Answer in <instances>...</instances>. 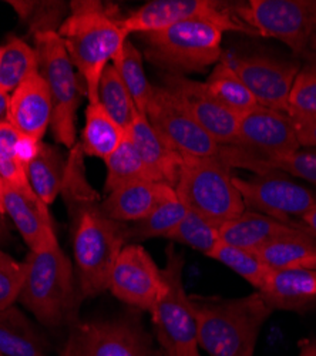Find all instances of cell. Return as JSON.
<instances>
[{
    "instance_id": "cell-1",
    "label": "cell",
    "mask_w": 316,
    "mask_h": 356,
    "mask_svg": "<svg viewBox=\"0 0 316 356\" xmlns=\"http://www.w3.org/2000/svg\"><path fill=\"white\" fill-rule=\"evenodd\" d=\"M70 9V16L57 33L85 81L89 103H96L101 74L122 57L128 35L122 24L123 17H117L100 2H72Z\"/></svg>"
},
{
    "instance_id": "cell-2",
    "label": "cell",
    "mask_w": 316,
    "mask_h": 356,
    "mask_svg": "<svg viewBox=\"0 0 316 356\" xmlns=\"http://www.w3.org/2000/svg\"><path fill=\"white\" fill-rule=\"evenodd\" d=\"M192 302L198 346L208 356H253L264 325L274 314L258 291L240 298H192Z\"/></svg>"
},
{
    "instance_id": "cell-3",
    "label": "cell",
    "mask_w": 316,
    "mask_h": 356,
    "mask_svg": "<svg viewBox=\"0 0 316 356\" xmlns=\"http://www.w3.org/2000/svg\"><path fill=\"white\" fill-rule=\"evenodd\" d=\"M127 229L126 224L108 218L100 205L89 204L80 210L73 232V254L81 298L108 291L114 265L128 244Z\"/></svg>"
},
{
    "instance_id": "cell-4",
    "label": "cell",
    "mask_w": 316,
    "mask_h": 356,
    "mask_svg": "<svg viewBox=\"0 0 316 356\" xmlns=\"http://www.w3.org/2000/svg\"><path fill=\"white\" fill-rule=\"evenodd\" d=\"M23 262L26 277L19 302L49 328L60 326L66 321L74 323V270L59 243L42 251H31Z\"/></svg>"
},
{
    "instance_id": "cell-5",
    "label": "cell",
    "mask_w": 316,
    "mask_h": 356,
    "mask_svg": "<svg viewBox=\"0 0 316 356\" xmlns=\"http://www.w3.org/2000/svg\"><path fill=\"white\" fill-rule=\"evenodd\" d=\"M219 27L190 20L169 26L164 31L141 35L146 44V58L164 73H204L222 58Z\"/></svg>"
},
{
    "instance_id": "cell-6",
    "label": "cell",
    "mask_w": 316,
    "mask_h": 356,
    "mask_svg": "<svg viewBox=\"0 0 316 356\" xmlns=\"http://www.w3.org/2000/svg\"><path fill=\"white\" fill-rule=\"evenodd\" d=\"M231 170L219 160L184 157L174 188L177 198L221 228L247 210Z\"/></svg>"
},
{
    "instance_id": "cell-7",
    "label": "cell",
    "mask_w": 316,
    "mask_h": 356,
    "mask_svg": "<svg viewBox=\"0 0 316 356\" xmlns=\"http://www.w3.org/2000/svg\"><path fill=\"white\" fill-rule=\"evenodd\" d=\"M165 255V292L150 314L157 341L165 356H199L195 307L183 281L184 257L172 244Z\"/></svg>"
},
{
    "instance_id": "cell-8",
    "label": "cell",
    "mask_w": 316,
    "mask_h": 356,
    "mask_svg": "<svg viewBox=\"0 0 316 356\" xmlns=\"http://www.w3.org/2000/svg\"><path fill=\"white\" fill-rule=\"evenodd\" d=\"M35 42L39 73L49 86L53 102V134L56 141L70 148L76 144V113L80 103L74 66L57 32H36Z\"/></svg>"
},
{
    "instance_id": "cell-9",
    "label": "cell",
    "mask_w": 316,
    "mask_h": 356,
    "mask_svg": "<svg viewBox=\"0 0 316 356\" xmlns=\"http://www.w3.org/2000/svg\"><path fill=\"white\" fill-rule=\"evenodd\" d=\"M234 10L256 36L282 42L301 60L316 35V0H249Z\"/></svg>"
},
{
    "instance_id": "cell-10",
    "label": "cell",
    "mask_w": 316,
    "mask_h": 356,
    "mask_svg": "<svg viewBox=\"0 0 316 356\" xmlns=\"http://www.w3.org/2000/svg\"><path fill=\"white\" fill-rule=\"evenodd\" d=\"M207 22L225 32L256 36L235 13L234 6L215 0H153L122 19L123 29L133 33H153L177 23Z\"/></svg>"
},
{
    "instance_id": "cell-11",
    "label": "cell",
    "mask_w": 316,
    "mask_h": 356,
    "mask_svg": "<svg viewBox=\"0 0 316 356\" xmlns=\"http://www.w3.org/2000/svg\"><path fill=\"white\" fill-rule=\"evenodd\" d=\"M60 356H158L135 316L74 322Z\"/></svg>"
},
{
    "instance_id": "cell-12",
    "label": "cell",
    "mask_w": 316,
    "mask_h": 356,
    "mask_svg": "<svg viewBox=\"0 0 316 356\" xmlns=\"http://www.w3.org/2000/svg\"><path fill=\"white\" fill-rule=\"evenodd\" d=\"M154 130L183 157L219 160L228 165L229 147L217 143L161 86H154L146 110ZM229 167V165H228Z\"/></svg>"
},
{
    "instance_id": "cell-13",
    "label": "cell",
    "mask_w": 316,
    "mask_h": 356,
    "mask_svg": "<svg viewBox=\"0 0 316 356\" xmlns=\"http://www.w3.org/2000/svg\"><path fill=\"white\" fill-rule=\"evenodd\" d=\"M279 174L278 171L253 174L252 178L234 175V184L247 210L265 214L283 222H295L292 218H302L316 205V194Z\"/></svg>"
},
{
    "instance_id": "cell-14",
    "label": "cell",
    "mask_w": 316,
    "mask_h": 356,
    "mask_svg": "<svg viewBox=\"0 0 316 356\" xmlns=\"http://www.w3.org/2000/svg\"><path fill=\"white\" fill-rule=\"evenodd\" d=\"M108 291L122 302L151 314L165 292V281L149 251L131 243L114 265Z\"/></svg>"
},
{
    "instance_id": "cell-15",
    "label": "cell",
    "mask_w": 316,
    "mask_h": 356,
    "mask_svg": "<svg viewBox=\"0 0 316 356\" xmlns=\"http://www.w3.org/2000/svg\"><path fill=\"white\" fill-rule=\"evenodd\" d=\"M161 87L174 99L217 143L237 145L240 117L219 103L206 83L183 74L164 73Z\"/></svg>"
},
{
    "instance_id": "cell-16",
    "label": "cell",
    "mask_w": 316,
    "mask_h": 356,
    "mask_svg": "<svg viewBox=\"0 0 316 356\" xmlns=\"http://www.w3.org/2000/svg\"><path fill=\"white\" fill-rule=\"evenodd\" d=\"M229 62L258 106L286 113L292 84L302 66L299 58L252 54L229 58Z\"/></svg>"
},
{
    "instance_id": "cell-17",
    "label": "cell",
    "mask_w": 316,
    "mask_h": 356,
    "mask_svg": "<svg viewBox=\"0 0 316 356\" xmlns=\"http://www.w3.org/2000/svg\"><path fill=\"white\" fill-rule=\"evenodd\" d=\"M237 147L261 159L290 154L301 148L290 114L263 106L240 115Z\"/></svg>"
},
{
    "instance_id": "cell-18",
    "label": "cell",
    "mask_w": 316,
    "mask_h": 356,
    "mask_svg": "<svg viewBox=\"0 0 316 356\" xmlns=\"http://www.w3.org/2000/svg\"><path fill=\"white\" fill-rule=\"evenodd\" d=\"M53 118V102L42 74L28 76L12 93L8 122L20 133L42 141Z\"/></svg>"
},
{
    "instance_id": "cell-19",
    "label": "cell",
    "mask_w": 316,
    "mask_h": 356,
    "mask_svg": "<svg viewBox=\"0 0 316 356\" xmlns=\"http://www.w3.org/2000/svg\"><path fill=\"white\" fill-rule=\"evenodd\" d=\"M177 198L176 190L160 181H138L111 191L100 204L101 211L117 222H137L165 201Z\"/></svg>"
},
{
    "instance_id": "cell-20",
    "label": "cell",
    "mask_w": 316,
    "mask_h": 356,
    "mask_svg": "<svg viewBox=\"0 0 316 356\" xmlns=\"http://www.w3.org/2000/svg\"><path fill=\"white\" fill-rule=\"evenodd\" d=\"M5 211L31 251H42L57 243L47 205L40 198L22 194L10 184L3 187Z\"/></svg>"
},
{
    "instance_id": "cell-21",
    "label": "cell",
    "mask_w": 316,
    "mask_h": 356,
    "mask_svg": "<svg viewBox=\"0 0 316 356\" xmlns=\"http://www.w3.org/2000/svg\"><path fill=\"white\" fill-rule=\"evenodd\" d=\"M302 232L309 231L301 222H283L251 210H245L238 218L219 228L222 243L255 252L271 243Z\"/></svg>"
},
{
    "instance_id": "cell-22",
    "label": "cell",
    "mask_w": 316,
    "mask_h": 356,
    "mask_svg": "<svg viewBox=\"0 0 316 356\" xmlns=\"http://www.w3.org/2000/svg\"><path fill=\"white\" fill-rule=\"evenodd\" d=\"M258 292L274 312H308L316 307V270H272Z\"/></svg>"
},
{
    "instance_id": "cell-23",
    "label": "cell",
    "mask_w": 316,
    "mask_h": 356,
    "mask_svg": "<svg viewBox=\"0 0 316 356\" xmlns=\"http://www.w3.org/2000/svg\"><path fill=\"white\" fill-rule=\"evenodd\" d=\"M127 136L156 180L176 188L184 157L154 130L146 115L137 114Z\"/></svg>"
},
{
    "instance_id": "cell-24",
    "label": "cell",
    "mask_w": 316,
    "mask_h": 356,
    "mask_svg": "<svg viewBox=\"0 0 316 356\" xmlns=\"http://www.w3.org/2000/svg\"><path fill=\"white\" fill-rule=\"evenodd\" d=\"M47 348L20 309L10 307L0 312V356H49Z\"/></svg>"
},
{
    "instance_id": "cell-25",
    "label": "cell",
    "mask_w": 316,
    "mask_h": 356,
    "mask_svg": "<svg viewBox=\"0 0 316 356\" xmlns=\"http://www.w3.org/2000/svg\"><path fill=\"white\" fill-rule=\"evenodd\" d=\"M126 134L99 102L89 103L80 143L84 154L106 160L117 150Z\"/></svg>"
},
{
    "instance_id": "cell-26",
    "label": "cell",
    "mask_w": 316,
    "mask_h": 356,
    "mask_svg": "<svg viewBox=\"0 0 316 356\" xmlns=\"http://www.w3.org/2000/svg\"><path fill=\"white\" fill-rule=\"evenodd\" d=\"M256 254L271 270H316V238L310 232L286 236Z\"/></svg>"
},
{
    "instance_id": "cell-27",
    "label": "cell",
    "mask_w": 316,
    "mask_h": 356,
    "mask_svg": "<svg viewBox=\"0 0 316 356\" xmlns=\"http://www.w3.org/2000/svg\"><path fill=\"white\" fill-rule=\"evenodd\" d=\"M28 181L36 195L49 207L63 190L65 163L60 152L50 144L42 143L33 161L27 165Z\"/></svg>"
},
{
    "instance_id": "cell-28",
    "label": "cell",
    "mask_w": 316,
    "mask_h": 356,
    "mask_svg": "<svg viewBox=\"0 0 316 356\" xmlns=\"http://www.w3.org/2000/svg\"><path fill=\"white\" fill-rule=\"evenodd\" d=\"M204 83L210 93L238 117L258 106L256 100L234 70L229 58H221Z\"/></svg>"
},
{
    "instance_id": "cell-29",
    "label": "cell",
    "mask_w": 316,
    "mask_h": 356,
    "mask_svg": "<svg viewBox=\"0 0 316 356\" xmlns=\"http://www.w3.org/2000/svg\"><path fill=\"white\" fill-rule=\"evenodd\" d=\"M104 161L107 167L106 191L108 194L131 183L157 181L144 161L141 160L134 144L127 134L117 150Z\"/></svg>"
},
{
    "instance_id": "cell-30",
    "label": "cell",
    "mask_w": 316,
    "mask_h": 356,
    "mask_svg": "<svg viewBox=\"0 0 316 356\" xmlns=\"http://www.w3.org/2000/svg\"><path fill=\"white\" fill-rule=\"evenodd\" d=\"M99 103L108 115L123 130H128L133 124L138 110L126 87L120 73L111 63L104 69L99 84Z\"/></svg>"
},
{
    "instance_id": "cell-31",
    "label": "cell",
    "mask_w": 316,
    "mask_h": 356,
    "mask_svg": "<svg viewBox=\"0 0 316 356\" xmlns=\"http://www.w3.org/2000/svg\"><path fill=\"white\" fill-rule=\"evenodd\" d=\"M38 72L39 57L36 49L22 39L12 38L3 46V54L0 58V92L13 93L28 76Z\"/></svg>"
},
{
    "instance_id": "cell-32",
    "label": "cell",
    "mask_w": 316,
    "mask_h": 356,
    "mask_svg": "<svg viewBox=\"0 0 316 356\" xmlns=\"http://www.w3.org/2000/svg\"><path fill=\"white\" fill-rule=\"evenodd\" d=\"M188 209L178 200H169L160 204L144 220L134 222L127 229L128 244H138L150 238H167L184 220Z\"/></svg>"
},
{
    "instance_id": "cell-33",
    "label": "cell",
    "mask_w": 316,
    "mask_h": 356,
    "mask_svg": "<svg viewBox=\"0 0 316 356\" xmlns=\"http://www.w3.org/2000/svg\"><path fill=\"white\" fill-rule=\"evenodd\" d=\"M208 257L225 265L228 270L234 271L238 277L252 285L255 291H260L264 286L272 271L255 251L234 247L222 241Z\"/></svg>"
},
{
    "instance_id": "cell-34",
    "label": "cell",
    "mask_w": 316,
    "mask_h": 356,
    "mask_svg": "<svg viewBox=\"0 0 316 356\" xmlns=\"http://www.w3.org/2000/svg\"><path fill=\"white\" fill-rule=\"evenodd\" d=\"M111 65L120 73L138 113L146 115V110L153 96L154 86L150 84L146 76L144 65H142V56L140 50L130 40H127L124 44V51L122 57L117 58V60Z\"/></svg>"
},
{
    "instance_id": "cell-35",
    "label": "cell",
    "mask_w": 316,
    "mask_h": 356,
    "mask_svg": "<svg viewBox=\"0 0 316 356\" xmlns=\"http://www.w3.org/2000/svg\"><path fill=\"white\" fill-rule=\"evenodd\" d=\"M302 60L286 113L294 120H316V53L309 50Z\"/></svg>"
},
{
    "instance_id": "cell-36",
    "label": "cell",
    "mask_w": 316,
    "mask_h": 356,
    "mask_svg": "<svg viewBox=\"0 0 316 356\" xmlns=\"http://www.w3.org/2000/svg\"><path fill=\"white\" fill-rule=\"evenodd\" d=\"M165 240L187 245L208 257L221 243V234L217 225L204 217H201L199 214L188 210L184 220Z\"/></svg>"
},
{
    "instance_id": "cell-37",
    "label": "cell",
    "mask_w": 316,
    "mask_h": 356,
    "mask_svg": "<svg viewBox=\"0 0 316 356\" xmlns=\"http://www.w3.org/2000/svg\"><path fill=\"white\" fill-rule=\"evenodd\" d=\"M263 164L265 174L274 171L290 174L316 187V147H301L290 154L263 159Z\"/></svg>"
},
{
    "instance_id": "cell-38",
    "label": "cell",
    "mask_w": 316,
    "mask_h": 356,
    "mask_svg": "<svg viewBox=\"0 0 316 356\" xmlns=\"http://www.w3.org/2000/svg\"><path fill=\"white\" fill-rule=\"evenodd\" d=\"M26 277L24 262H17L0 248V312L19 301Z\"/></svg>"
},
{
    "instance_id": "cell-39",
    "label": "cell",
    "mask_w": 316,
    "mask_h": 356,
    "mask_svg": "<svg viewBox=\"0 0 316 356\" xmlns=\"http://www.w3.org/2000/svg\"><path fill=\"white\" fill-rule=\"evenodd\" d=\"M42 143L43 141L20 133L9 122H0V152L16 159L26 170L38 156Z\"/></svg>"
},
{
    "instance_id": "cell-40",
    "label": "cell",
    "mask_w": 316,
    "mask_h": 356,
    "mask_svg": "<svg viewBox=\"0 0 316 356\" xmlns=\"http://www.w3.org/2000/svg\"><path fill=\"white\" fill-rule=\"evenodd\" d=\"M0 175H2L5 183L10 184L22 194L32 198H39L33 191L31 181H28L26 167L3 152H0Z\"/></svg>"
},
{
    "instance_id": "cell-41",
    "label": "cell",
    "mask_w": 316,
    "mask_h": 356,
    "mask_svg": "<svg viewBox=\"0 0 316 356\" xmlns=\"http://www.w3.org/2000/svg\"><path fill=\"white\" fill-rule=\"evenodd\" d=\"M294 126L301 147H316V120H294Z\"/></svg>"
},
{
    "instance_id": "cell-42",
    "label": "cell",
    "mask_w": 316,
    "mask_h": 356,
    "mask_svg": "<svg viewBox=\"0 0 316 356\" xmlns=\"http://www.w3.org/2000/svg\"><path fill=\"white\" fill-rule=\"evenodd\" d=\"M301 224L316 238V205L301 218Z\"/></svg>"
},
{
    "instance_id": "cell-43",
    "label": "cell",
    "mask_w": 316,
    "mask_h": 356,
    "mask_svg": "<svg viewBox=\"0 0 316 356\" xmlns=\"http://www.w3.org/2000/svg\"><path fill=\"white\" fill-rule=\"evenodd\" d=\"M12 241V234L10 229L8 227V222L5 220V217L0 214V247L6 245L8 243Z\"/></svg>"
},
{
    "instance_id": "cell-44",
    "label": "cell",
    "mask_w": 316,
    "mask_h": 356,
    "mask_svg": "<svg viewBox=\"0 0 316 356\" xmlns=\"http://www.w3.org/2000/svg\"><path fill=\"white\" fill-rule=\"evenodd\" d=\"M9 100H10V96L8 93L0 92V122H8Z\"/></svg>"
},
{
    "instance_id": "cell-45",
    "label": "cell",
    "mask_w": 316,
    "mask_h": 356,
    "mask_svg": "<svg viewBox=\"0 0 316 356\" xmlns=\"http://www.w3.org/2000/svg\"><path fill=\"white\" fill-rule=\"evenodd\" d=\"M298 356H316V338L303 343Z\"/></svg>"
},
{
    "instance_id": "cell-46",
    "label": "cell",
    "mask_w": 316,
    "mask_h": 356,
    "mask_svg": "<svg viewBox=\"0 0 316 356\" xmlns=\"http://www.w3.org/2000/svg\"><path fill=\"white\" fill-rule=\"evenodd\" d=\"M0 214L5 216V201H3V187H0Z\"/></svg>"
},
{
    "instance_id": "cell-47",
    "label": "cell",
    "mask_w": 316,
    "mask_h": 356,
    "mask_svg": "<svg viewBox=\"0 0 316 356\" xmlns=\"http://www.w3.org/2000/svg\"><path fill=\"white\" fill-rule=\"evenodd\" d=\"M309 50L310 51H313V53H316V35L310 39V43H309Z\"/></svg>"
},
{
    "instance_id": "cell-48",
    "label": "cell",
    "mask_w": 316,
    "mask_h": 356,
    "mask_svg": "<svg viewBox=\"0 0 316 356\" xmlns=\"http://www.w3.org/2000/svg\"><path fill=\"white\" fill-rule=\"evenodd\" d=\"M2 54H3V47H0V58H2Z\"/></svg>"
}]
</instances>
